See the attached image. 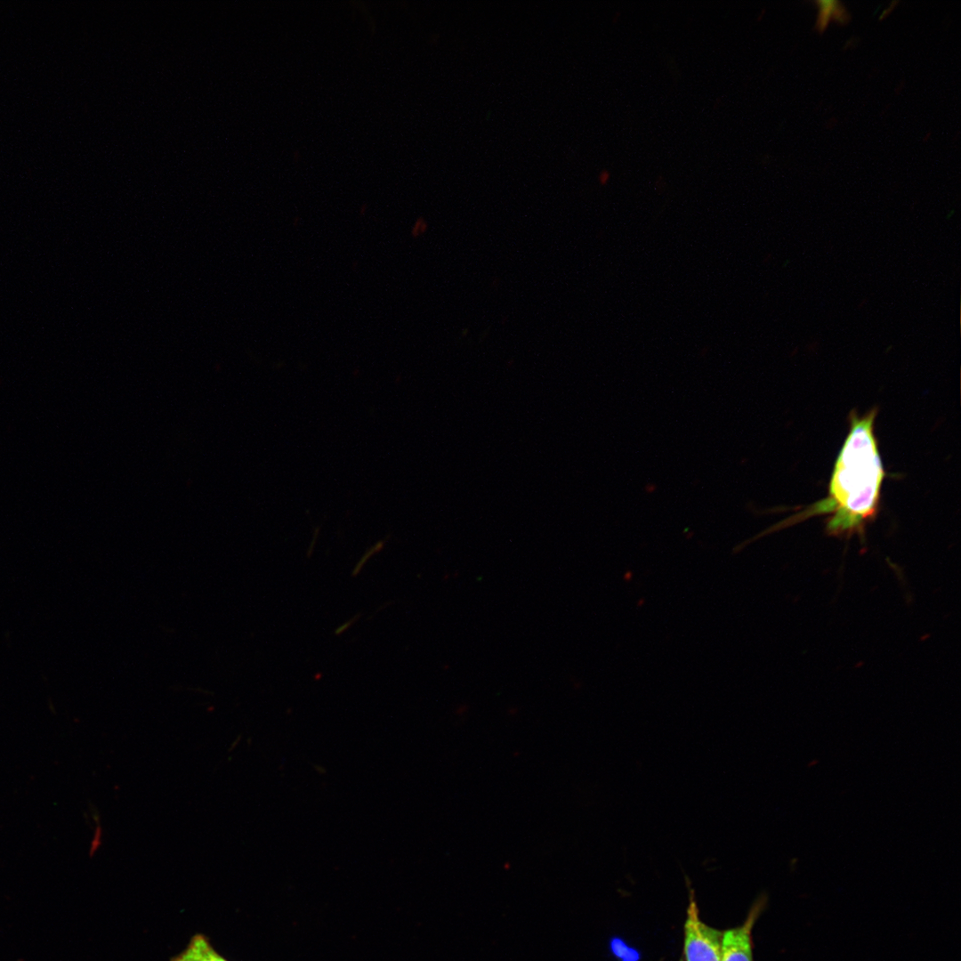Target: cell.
I'll return each instance as SVG.
<instances>
[{
	"instance_id": "1",
	"label": "cell",
	"mask_w": 961,
	"mask_h": 961,
	"mask_svg": "<svg viewBox=\"0 0 961 961\" xmlns=\"http://www.w3.org/2000/svg\"><path fill=\"white\" fill-rule=\"evenodd\" d=\"M876 414V408L861 416L850 414L828 496L805 513L828 514L827 529L831 534L860 531L877 513L885 472L875 434Z\"/></svg>"
},
{
	"instance_id": "2",
	"label": "cell",
	"mask_w": 961,
	"mask_h": 961,
	"mask_svg": "<svg viewBox=\"0 0 961 961\" xmlns=\"http://www.w3.org/2000/svg\"><path fill=\"white\" fill-rule=\"evenodd\" d=\"M684 961H721L723 931L711 927L699 917L690 896L684 922Z\"/></svg>"
},
{
	"instance_id": "3",
	"label": "cell",
	"mask_w": 961,
	"mask_h": 961,
	"mask_svg": "<svg viewBox=\"0 0 961 961\" xmlns=\"http://www.w3.org/2000/svg\"><path fill=\"white\" fill-rule=\"evenodd\" d=\"M765 903V898H760L741 925L723 933L721 961H753L752 930Z\"/></svg>"
},
{
	"instance_id": "4",
	"label": "cell",
	"mask_w": 961,
	"mask_h": 961,
	"mask_svg": "<svg viewBox=\"0 0 961 961\" xmlns=\"http://www.w3.org/2000/svg\"><path fill=\"white\" fill-rule=\"evenodd\" d=\"M170 961H229L212 945L203 933H195L183 950L171 957Z\"/></svg>"
},
{
	"instance_id": "5",
	"label": "cell",
	"mask_w": 961,
	"mask_h": 961,
	"mask_svg": "<svg viewBox=\"0 0 961 961\" xmlns=\"http://www.w3.org/2000/svg\"><path fill=\"white\" fill-rule=\"evenodd\" d=\"M818 4H820L818 28L820 30L825 28L832 17L842 20L845 15L844 10L836 1H820Z\"/></svg>"
},
{
	"instance_id": "6",
	"label": "cell",
	"mask_w": 961,
	"mask_h": 961,
	"mask_svg": "<svg viewBox=\"0 0 961 961\" xmlns=\"http://www.w3.org/2000/svg\"><path fill=\"white\" fill-rule=\"evenodd\" d=\"M383 545H384V543H383V542H380V543L376 544V545H375V546H374L373 548H371V549H370V550H369V551H368V552H367V553H366L365 555H363V557H362V559L360 560V561H359V562L358 563V565H357V566L355 567V569H354V571H353V575H355V574H358V573H359V571L360 570V569H361V567H362V566L364 565V563H365V562L367 561V559H368V558H369V557H370V556H371V555H372V554H373L374 553H376V552H378L379 550H381V549H382V547H383Z\"/></svg>"
},
{
	"instance_id": "7",
	"label": "cell",
	"mask_w": 961,
	"mask_h": 961,
	"mask_svg": "<svg viewBox=\"0 0 961 961\" xmlns=\"http://www.w3.org/2000/svg\"><path fill=\"white\" fill-rule=\"evenodd\" d=\"M427 225L424 221H417L415 225L414 234L417 236L426 230Z\"/></svg>"
},
{
	"instance_id": "8",
	"label": "cell",
	"mask_w": 961,
	"mask_h": 961,
	"mask_svg": "<svg viewBox=\"0 0 961 961\" xmlns=\"http://www.w3.org/2000/svg\"><path fill=\"white\" fill-rule=\"evenodd\" d=\"M609 179H610V173L607 170H603L602 172H601V174L599 175V182H600V183L602 185L606 184L608 182Z\"/></svg>"
},
{
	"instance_id": "9",
	"label": "cell",
	"mask_w": 961,
	"mask_h": 961,
	"mask_svg": "<svg viewBox=\"0 0 961 961\" xmlns=\"http://www.w3.org/2000/svg\"><path fill=\"white\" fill-rule=\"evenodd\" d=\"M358 617H359V616L355 617V618H354L353 619H351V620H350V621L346 622L345 624H343V626H341L340 627H338V628L336 629V631H335V634H341L342 632L345 631V630H346V629H347V628H348V627H349V626H351V624H352V623H353V622L355 621V619L357 620V618H358Z\"/></svg>"
},
{
	"instance_id": "10",
	"label": "cell",
	"mask_w": 961,
	"mask_h": 961,
	"mask_svg": "<svg viewBox=\"0 0 961 961\" xmlns=\"http://www.w3.org/2000/svg\"><path fill=\"white\" fill-rule=\"evenodd\" d=\"M679 961H683V960H682V959H680Z\"/></svg>"
}]
</instances>
